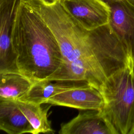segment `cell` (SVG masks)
Instances as JSON below:
<instances>
[{
    "mask_svg": "<svg viewBox=\"0 0 134 134\" xmlns=\"http://www.w3.org/2000/svg\"><path fill=\"white\" fill-rule=\"evenodd\" d=\"M26 1L49 27L61 49L62 63L47 80L85 82L99 90L108 77L132 65L109 23L88 30L65 11L60 0Z\"/></svg>",
    "mask_w": 134,
    "mask_h": 134,
    "instance_id": "1",
    "label": "cell"
},
{
    "mask_svg": "<svg viewBox=\"0 0 134 134\" xmlns=\"http://www.w3.org/2000/svg\"><path fill=\"white\" fill-rule=\"evenodd\" d=\"M11 43L19 73L34 83L48 78L62 63L56 37L26 0L21 1L18 9Z\"/></svg>",
    "mask_w": 134,
    "mask_h": 134,
    "instance_id": "2",
    "label": "cell"
},
{
    "mask_svg": "<svg viewBox=\"0 0 134 134\" xmlns=\"http://www.w3.org/2000/svg\"><path fill=\"white\" fill-rule=\"evenodd\" d=\"M99 91L105 103L102 111L117 134H129L134 125V66L113 74Z\"/></svg>",
    "mask_w": 134,
    "mask_h": 134,
    "instance_id": "3",
    "label": "cell"
},
{
    "mask_svg": "<svg viewBox=\"0 0 134 134\" xmlns=\"http://www.w3.org/2000/svg\"><path fill=\"white\" fill-rule=\"evenodd\" d=\"M23 0H0V74L19 73L11 37L15 18Z\"/></svg>",
    "mask_w": 134,
    "mask_h": 134,
    "instance_id": "4",
    "label": "cell"
},
{
    "mask_svg": "<svg viewBox=\"0 0 134 134\" xmlns=\"http://www.w3.org/2000/svg\"><path fill=\"white\" fill-rule=\"evenodd\" d=\"M60 1L65 11L87 30H93L109 23L110 8L103 0Z\"/></svg>",
    "mask_w": 134,
    "mask_h": 134,
    "instance_id": "5",
    "label": "cell"
},
{
    "mask_svg": "<svg viewBox=\"0 0 134 134\" xmlns=\"http://www.w3.org/2000/svg\"><path fill=\"white\" fill-rule=\"evenodd\" d=\"M109 24L125 48L134 66V6L125 0L108 3Z\"/></svg>",
    "mask_w": 134,
    "mask_h": 134,
    "instance_id": "6",
    "label": "cell"
},
{
    "mask_svg": "<svg viewBox=\"0 0 134 134\" xmlns=\"http://www.w3.org/2000/svg\"><path fill=\"white\" fill-rule=\"evenodd\" d=\"M46 104L84 110H102L105 103L100 91L88 85L57 94L49 98Z\"/></svg>",
    "mask_w": 134,
    "mask_h": 134,
    "instance_id": "7",
    "label": "cell"
},
{
    "mask_svg": "<svg viewBox=\"0 0 134 134\" xmlns=\"http://www.w3.org/2000/svg\"><path fill=\"white\" fill-rule=\"evenodd\" d=\"M59 134H117L102 110H88L61 125Z\"/></svg>",
    "mask_w": 134,
    "mask_h": 134,
    "instance_id": "8",
    "label": "cell"
},
{
    "mask_svg": "<svg viewBox=\"0 0 134 134\" xmlns=\"http://www.w3.org/2000/svg\"><path fill=\"white\" fill-rule=\"evenodd\" d=\"M90 85L85 82L50 81L47 79L33 83L29 90L17 100L42 104L51 97L72 89Z\"/></svg>",
    "mask_w": 134,
    "mask_h": 134,
    "instance_id": "9",
    "label": "cell"
},
{
    "mask_svg": "<svg viewBox=\"0 0 134 134\" xmlns=\"http://www.w3.org/2000/svg\"><path fill=\"white\" fill-rule=\"evenodd\" d=\"M0 129L8 134H33L34 132L16 100L0 99Z\"/></svg>",
    "mask_w": 134,
    "mask_h": 134,
    "instance_id": "10",
    "label": "cell"
},
{
    "mask_svg": "<svg viewBox=\"0 0 134 134\" xmlns=\"http://www.w3.org/2000/svg\"><path fill=\"white\" fill-rule=\"evenodd\" d=\"M16 102L31 125L34 129L33 134L54 132L48 118L50 106L43 108L41 104L20 100H16Z\"/></svg>",
    "mask_w": 134,
    "mask_h": 134,
    "instance_id": "11",
    "label": "cell"
},
{
    "mask_svg": "<svg viewBox=\"0 0 134 134\" xmlns=\"http://www.w3.org/2000/svg\"><path fill=\"white\" fill-rule=\"evenodd\" d=\"M0 99L16 100L24 95L34 82L18 73L0 74Z\"/></svg>",
    "mask_w": 134,
    "mask_h": 134,
    "instance_id": "12",
    "label": "cell"
},
{
    "mask_svg": "<svg viewBox=\"0 0 134 134\" xmlns=\"http://www.w3.org/2000/svg\"><path fill=\"white\" fill-rule=\"evenodd\" d=\"M129 134H134V125L132 126L131 130H130V131L129 132Z\"/></svg>",
    "mask_w": 134,
    "mask_h": 134,
    "instance_id": "13",
    "label": "cell"
},
{
    "mask_svg": "<svg viewBox=\"0 0 134 134\" xmlns=\"http://www.w3.org/2000/svg\"><path fill=\"white\" fill-rule=\"evenodd\" d=\"M125 1H126L128 3H129L130 4L132 5L133 6H134V0H125Z\"/></svg>",
    "mask_w": 134,
    "mask_h": 134,
    "instance_id": "14",
    "label": "cell"
},
{
    "mask_svg": "<svg viewBox=\"0 0 134 134\" xmlns=\"http://www.w3.org/2000/svg\"><path fill=\"white\" fill-rule=\"evenodd\" d=\"M103 1H104V2H106L107 3H109V2H110V1H114V0H103Z\"/></svg>",
    "mask_w": 134,
    "mask_h": 134,
    "instance_id": "15",
    "label": "cell"
}]
</instances>
